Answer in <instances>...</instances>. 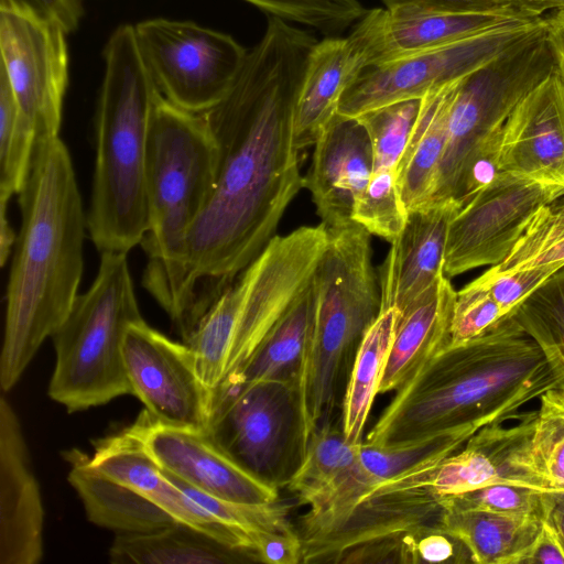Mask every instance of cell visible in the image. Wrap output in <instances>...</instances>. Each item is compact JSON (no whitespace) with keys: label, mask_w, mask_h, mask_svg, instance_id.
I'll use <instances>...</instances> for the list:
<instances>
[{"label":"cell","mask_w":564,"mask_h":564,"mask_svg":"<svg viewBox=\"0 0 564 564\" xmlns=\"http://www.w3.org/2000/svg\"><path fill=\"white\" fill-rule=\"evenodd\" d=\"M543 21L555 55L556 69L564 80V10L552 12Z\"/></svg>","instance_id":"49"},{"label":"cell","mask_w":564,"mask_h":564,"mask_svg":"<svg viewBox=\"0 0 564 564\" xmlns=\"http://www.w3.org/2000/svg\"><path fill=\"white\" fill-rule=\"evenodd\" d=\"M140 319L127 253H100L94 282L52 335L51 399L75 412L132 394L122 348L128 327Z\"/></svg>","instance_id":"8"},{"label":"cell","mask_w":564,"mask_h":564,"mask_svg":"<svg viewBox=\"0 0 564 564\" xmlns=\"http://www.w3.org/2000/svg\"><path fill=\"white\" fill-rule=\"evenodd\" d=\"M36 134L24 118L6 74L0 70V263L4 265L17 235L7 216L30 174Z\"/></svg>","instance_id":"32"},{"label":"cell","mask_w":564,"mask_h":564,"mask_svg":"<svg viewBox=\"0 0 564 564\" xmlns=\"http://www.w3.org/2000/svg\"><path fill=\"white\" fill-rule=\"evenodd\" d=\"M258 562L268 564L302 563V543L293 528L261 533L254 542Z\"/></svg>","instance_id":"44"},{"label":"cell","mask_w":564,"mask_h":564,"mask_svg":"<svg viewBox=\"0 0 564 564\" xmlns=\"http://www.w3.org/2000/svg\"><path fill=\"white\" fill-rule=\"evenodd\" d=\"M207 433L257 478L286 486L307 444L299 382L263 380L243 387L212 409Z\"/></svg>","instance_id":"9"},{"label":"cell","mask_w":564,"mask_h":564,"mask_svg":"<svg viewBox=\"0 0 564 564\" xmlns=\"http://www.w3.org/2000/svg\"><path fill=\"white\" fill-rule=\"evenodd\" d=\"M421 105L422 99H406L356 117L369 134L373 170L397 169L416 123Z\"/></svg>","instance_id":"37"},{"label":"cell","mask_w":564,"mask_h":564,"mask_svg":"<svg viewBox=\"0 0 564 564\" xmlns=\"http://www.w3.org/2000/svg\"><path fill=\"white\" fill-rule=\"evenodd\" d=\"M44 510L18 416L0 399V564H36L43 556Z\"/></svg>","instance_id":"21"},{"label":"cell","mask_w":564,"mask_h":564,"mask_svg":"<svg viewBox=\"0 0 564 564\" xmlns=\"http://www.w3.org/2000/svg\"><path fill=\"white\" fill-rule=\"evenodd\" d=\"M386 8L414 4L445 11H482L513 6L509 0H382Z\"/></svg>","instance_id":"47"},{"label":"cell","mask_w":564,"mask_h":564,"mask_svg":"<svg viewBox=\"0 0 564 564\" xmlns=\"http://www.w3.org/2000/svg\"><path fill=\"white\" fill-rule=\"evenodd\" d=\"M67 33L19 0H0L2 70L37 142L59 137L68 85Z\"/></svg>","instance_id":"12"},{"label":"cell","mask_w":564,"mask_h":564,"mask_svg":"<svg viewBox=\"0 0 564 564\" xmlns=\"http://www.w3.org/2000/svg\"><path fill=\"white\" fill-rule=\"evenodd\" d=\"M543 508V522L554 532L564 551V491H545Z\"/></svg>","instance_id":"48"},{"label":"cell","mask_w":564,"mask_h":564,"mask_svg":"<svg viewBox=\"0 0 564 564\" xmlns=\"http://www.w3.org/2000/svg\"><path fill=\"white\" fill-rule=\"evenodd\" d=\"M499 170L564 186V80L557 69L506 120Z\"/></svg>","instance_id":"20"},{"label":"cell","mask_w":564,"mask_h":564,"mask_svg":"<svg viewBox=\"0 0 564 564\" xmlns=\"http://www.w3.org/2000/svg\"><path fill=\"white\" fill-rule=\"evenodd\" d=\"M509 2L531 17H541L547 10H564V0H509Z\"/></svg>","instance_id":"50"},{"label":"cell","mask_w":564,"mask_h":564,"mask_svg":"<svg viewBox=\"0 0 564 564\" xmlns=\"http://www.w3.org/2000/svg\"><path fill=\"white\" fill-rule=\"evenodd\" d=\"M514 6L482 11H445L414 4L372 9L357 22L351 34L366 65L392 61L437 48L491 28L532 19Z\"/></svg>","instance_id":"17"},{"label":"cell","mask_w":564,"mask_h":564,"mask_svg":"<svg viewBox=\"0 0 564 564\" xmlns=\"http://www.w3.org/2000/svg\"><path fill=\"white\" fill-rule=\"evenodd\" d=\"M359 444L346 440L340 423L329 421L318 426L307 441L300 467L288 482V489L306 506L355 462Z\"/></svg>","instance_id":"33"},{"label":"cell","mask_w":564,"mask_h":564,"mask_svg":"<svg viewBox=\"0 0 564 564\" xmlns=\"http://www.w3.org/2000/svg\"><path fill=\"white\" fill-rule=\"evenodd\" d=\"M366 64L364 52L352 34L315 43L295 105L294 142L299 151L314 145L337 113L346 87Z\"/></svg>","instance_id":"24"},{"label":"cell","mask_w":564,"mask_h":564,"mask_svg":"<svg viewBox=\"0 0 564 564\" xmlns=\"http://www.w3.org/2000/svg\"><path fill=\"white\" fill-rule=\"evenodd\" d=\"M269 17L316 29L325 34L343 32L367 12L358 0H246Z\"/></svg>","instance_id":"39"},{"label":"cell","mask_w":564,"mask_h":564,"mask_svg":"<svg viewBox=\"0 0 564 564\" xmlns=\"http://www.w3.org/2000/svg\"><path fill=\"white\" fill-rule=\"evenodd\" d=\"M122 352L132 394L154 420L208 431L212 392L198 376L188 345L172 340L142 318L128 327Z\"/></svg>","instance_id":"14"},{"label":"cell","mask_w":564,"mask_h":564,"mask_svg":"<svg viewBox=\"0 0 564 564\" xmlns=\"http://www.w3.org/2000/svg\"><path fill=\"white\" fill-rule=\"evenodd\" d=\"M561 202L564 203V193L557 197Z\"/></svg>","instance_id":"51"},{"label":"cell","mask_w":564,"mask_h":564,"mask_svg":"<svg viewBox=\"0 0 564 564\" xmlns=\"http://www.w3.org/2000/svg\"><path fill=\"white\" fill-rule=\"evenodd\" d=\"M516 319L545 350L564 365V267L558 269L512 312Z\"/></svg>","instance_id":"36"},{"label":"cell","mask_w":564,"mask_h":564,"mask_svg":"<svg viewBox=\"0 0 564 564\" xmlns=\"http://www.w3.org/2000/svg\"><path fill=\"white\" fill-rule=\"evenodd\" d=\"M459 206L447 200L409 212L378 271L380 311L405 310L444 273L448 225Z\"/></svg>","instance_id":"23"},{"label":"cell","mask_w":564,"mask_h":564,"mask_svg":"<svg viewBox=\"0 0 564 564\" xmlns=\"http://www.w3.org/2000/svg\"><path fill=\"white\" fill-rule=\"evenodd\" d=\"M543 18L512 21L437 48L364 66L343 93L337 112L366 111L429 93L470 74L535 29Z\"/></svg>","instance_id":"11"},{"label":"cell","mask_w":564,"mask_h":564,"mask_svg":"<svg viewBox=\"0 0 564 564\" xmlns=\"http://www.w3.org/2000/svg\"><path fill=\"white\" fill-rule=\"evenodd\" d=\"M130 429L162 469L207 495L242 505L278 501L276 487L243 468L207 432L162 424L145 410Z\"/></svg>","instance_id":"16"},{"label":"cell","mask_w":564,"mask_h":564,"mask_svg":"<svg viewBox=\"0 0 564 564\" xmlns=\"http://www.w3.org/2000/svg\"><path fill=\"white\" fill-rule=\"evenodd\" d=\"M563 193V185L497 174L454 214L446 236L444 274L451 279L499 265L535 212Z\"/></svg>","instance_id":"13"},{"label":"cell","mask_w":564,"mask_h":564,"mask_svg":"<svg viewBox=\"0 0 564 564\" xmlns=\"http://www.w3.org/2000/svg\"><path fill=\"white\" fill-rule=\"evenodd\" d=\"M564 387V365L512 313L476 338L448 345L399 390L366 442L402 446L448 434L464 445L484 426L519 417L518 410Z\"/></svg>","instance_id":"2"},{"label":"cell","mask_w":564,"mask_h":564,"mask_svg":"<svg viewBox=\"0 0 564 564\" xmlns=\"http://www.w3.org/2000/svg\"><path fill=\"white\" fill-rule=\"evenodd\" d=\"M68 481L83 501L87 518L96 525L121 534L150 533L177 521L138 491L102 475L78 451L67 456Z\"/></svg>","instance_id":"27"},{"label":"cell","mask_w":564,"mask_h":564,"mask_svg":"<svg viewBox=\"0 0 564 564\" xmlns=\"http://www.w3.org/2000/svg\"><path fill=\"white\" fill-rule=\"evenodd\" d=\"M400 314L395 306L380 311L356 350L340 419L343 433L351 444L364 442L365 425L373 400L379 394Z\"/></svg>","instance_id":"31"},{"label":"cell","mask_w":564,"mask_h":564,"mask_svg":"<svg viewBox=\"0 0 564 564\" xmlns=\"http://www.w3.org/2000/svg\"><path fill=\"white\" fill-rule=\"evenodd\" d=\"M316 42L310 32L269 17L227 95L202 113L217 148V167L186 239L175 325L183 338L276 236L284 212L304 187L294 112Z\"/></svg>","instance_id":"1"},{"label":"cell","mask_w":564,"mask_h":564,"mask_svg":"<svg viewBox=\"0 0 564 564\" xmlns=\"http://www.w3.org/2000/svg\"><path fill=\"white\" fill-rule=\"evenodd\" d=\"M556 69L544 21L532 33L460 78L431 204H457L500 172L502 129L516 106Z\"/></svg>","instance_id":"7"},{"label":"cell","mask_w":564,"mask_h":564,"mask_svg":"<svg viewBox=\"0 0 564 564\" xmlns=\"http://www.w3.org/2000/svg\"><path fill=\"white\" fill-rule=\"evenodd\" d=\"M400 563H473L464 542L437 524H426L400 536Z\"/></svg>","instance_id":"42"},{"label":"cell","mask_w":564,"mask_h":564,"mask_svg":"<svg viewBox=\"0 0 564 564\" xmlns=\"http://www.w3.org/2000/svg\"><path fill=\"white\" fill-rule=\"evenodd\" d=\"M216 167L217 148L204 116L159 94L147 151L142 283L173 324L181 314L186 239L209 198Z\"/></svg>","instance_id":"5"},{"label":"cell","mask_w":564,"mask_h":564,"mask_svg":"<svg viewBox=\"0 0 564 564\" xmlns=\"http://www.w3.org/2000/svg\"><path fill=\"white\" fill-rule=\"evenodd\" d=\"M528 444L529 467L546 491H564V387L540 398Z\"/></svg>","instance_id":"34"},{"label":"cell","mask_w":564,"mask_h":564,"mask_svg":"<svg viewBox=\"0 0 564 564\" xmlns=\"http://www.w3.org/2000/svg\"><path fill=\"white\" fill-rule=\"evenodd\" d=\"M557 197L535 212L507 259L490 271L564 264V203Z\"/></svg>","instance_id":"35"},{"label":"cell","mask_w":564,"mask_h":564,"mask_svg":"<svg viewBox=\"0 0 564 564\" xmlns=\"http://www.w3.org/2000/svg\"><path fill=\"white\" fill-rule=\"evenodd\" d=\"M456 292L444 273L400 314L379 394L399 390L451 344Z\"/></svg>","instance_id":"25"},{"label":"cell","mask_w":564,"mask_h":564,"mask_svg":"<svg viewBox=\"0 0 564 564\" xmlns=\"http://www.w3.org/2000/svg\"><path fill=\"white\" fill-rule=\"evenodd\" d=\"M544 492L521 485L496 484L444 497L441 502L444 509L533 516L543 520Z\"/></svg>","instance_id":"40"},{"label":"cell","mask_w":564,"mask_h":564,"mask_svg":"<svg viewBox=\"0 0 564 564\" xmlns=\"http://www.w3.org/2000/svg\"><path fill=\"white\" fill-rule=\"evenodd\" d=\"M503 316L488 289L473 280L456 292L449 345H460L476 338Z\"/></svg>","instance_id":"41"},{"label":"cell","mask_w":564,"mask_h":564,"mask_svg":"<svg viewBox=\"0 0 564 564\" xmlns=\"http://www.w3.org/2000/svg\"><path fill=\"white\" fill-rule=\"evenodd\" d=\"M21 226L6 293L0 387L9 392L78 296L87 216L59 137L36 143L19 194Z\"/></svg>","instance_id":"3"},{"label":"cell","mask_w":564,"mask_h":564,"mask_svg":"<svg viewBox=\"0 0 564 564\" xmlns=\"http://www.w3.org/2000/svg\"><path fill=\"white\" fill-rule=\"evenodd\" d=\"M564 264H550L496 273L487 269L476 280L485 285L505 315Z\"/></svg>","instance_id":"43"},{"label":"cell","mask_w":564,"mask_h":564,"mask_svg":"<svg viewBox=\"0 0 564 564\" xmlns=\"http://www.w3.org/2000/svg\"><path fill=\"white\" fill-rule=\"evenodd\" d=\"M109 558L116 564L256 562L247 551L231 546L205 531L182 522L150 533H120L109 550Z\"/></svg>","instance_id":"29"},{"label":"cell","mask_w":564,"mask_h":564,"mask_svg":"<svg viewBox=\"0 0 564 564\" xmlns=\"http://www.w3.org/2000/svg\"><path fill=\"white\" fill-rule=\"evenodd\" d=\"M89 464L102 475L147 497L177 522L189 524L231 546L250 552L246 539L219 523L167 478L130 426L99 440Z\"/></svg>","instance_id":"22"},{"label":"cell","mask_w":564,"mask_h":564,"mask_svg":"<svg viewBox=\"0 0 564 564\" xmlns=\"http://www.w3.org/2000/svg\"><path fill=\"white\" fill-rule=\"evenodd\" d=\"M408 215L397 185L395 170H373L367 187L355 204L352 220L370 235L391 243L403 230Z\"/></svg>","instance_id":"38"},{"label":"cell","mask_w":564,"mask_h":564,"mask_svg":"<svg viewBox=\"0 0 564 564\" xmlns=\"http://www.w3.org/2000/svg\"><path fill=\"white\" fill-rule=\"evenodd\" d=\"M416 467L365 492L326 531L302 546V563L336 564L351 547L395 539L421 525L437 524L443 505L421 484Z\"/></svg>","instance_id":"15"},{"label":"cell","mask_w":564,"mask_h":564,"mask_svg":"<svg viewBox=\"0 0 564 564\" xmlns=\"http://www.w3.org/2000/svg\"><path fill=\"white\" fill-rule=\"evenodd\" d=\"M542 523L533 516L452 509H444L438 522L464 542L477 564H519Z\"/></svg>","instance_id":"30"},{"label":"cell","mask_w":564,"mask_h":564,"mask_svg":"<svg viewBox=\"0 0 564 564\" xmlns=\"http://www.w3.org/2000/svg\"><path fill=\"white\" fill-rule=\"evenodd\" d=\"M59 24L67 34L75 31L84 14L82 0H19Z\"/></svg>","instance_id":"45"},{"label":"cell","mask_w":564,"mask_h":564,"mask_svg":"<svg viewBox=\"0 0 564 564\" xmlns=\"http://www.w3.org/2000/svg\"><path fill=\"white\" fill-rule=\"evenodd\" d=\"M314 300V285L311 279L245 366L213 391L210 412L216 404L253 382H299L312 324Z\"/></svg>","instance_id":"26"},{"label":"cell","mask_w":564,"mask_h":564,"mask_svg":"<svg viewBox=\"0 0 564 564\" xmlns=\"http://www.w3.org/2000/svg\"><path fill=\"white\" fill-rule=\"evenodd\" d=\"M564 564V551L554 532L546 523L542 528L536 539L522 556L519 564Z\"/></svg>","instance_id":"46"},{"label":"cell","mask_w":564,"mask_h":564,"mask_svg":"<svg viewBox=\"0 0 564 564\" xmlns=\"http://www.w3.org/2000/svg\"><path fill=\"white\" fill-rule=\"evenodd\" d=\"M327 235L312 275L314 311L299 379L306 440L332 421L346 369L381 307L370 234L354 221Z\"/></svg>","instance_id":"6"},{"label":"cell","mask_w":564,"mask_h":564,"mask_svg":"<svg viewBox=\"0 0 564 564\" xmlns=\"http://www.w3.org/2000/svg\"><path fill=\"white\" fill-rule=\"evenodd\" d=\"M134 30L159 93L194 113L206 112L227 95L248 52L231 35L192 21L156 18Z\"/></svg>","instance_id":"10"},{"label":"cell","mask_w":564,"mask_h":564,"mask_svg":"<svg viewBox=\"0 0 564 564\" xmlns=\"http://www.w3.org/2000/svg\"><path fill=\"white\" fill-rule=\"evenodd\" d=\"M458 80L422 98L416 123L395 169L397 185L408 212L431 204L447 139L452 97Z\"/></svg>","instance_id":"28"},{"label":"cell","mask_w":564,"mask_h":564,"mask_svg":"<svg viewBox=\"0 0 564 564\" xmlns=\"http://www.w3.org/2000/svg\"><path fill=\"white\" fill-rule=\"evenodd\" d=\"M536 410L520 413L519 423L495 422L476 432L457 452L420 469L421 484L437 498L480 487L510 484L543 489L529 467L528 444Z\"/></svg>","instance_id":"18"},{"label":"cell","mask_w":564,"mask_h":564,"mask_svg":"<svg viewBox=\"0 0 564 564\" xmlns=\"http://www.w3.org/2000/svg\"><path fill=\"white\" fill-rule=\"evenodd\" d=\"M372 172V147L366 128L356 117L337 112L314 143L311 166L303 176V186L327 230L354 223L355 204Z\"/></svg>","instance_id":"19"},{"label":"cell","mask_w":564,"mask_h":564,"mask_svg":"<svg viewBox=\"0 0 564 564\" xmlns=\"http://www.w3.org/2000/svg\"><path fill=\"white\" fill-rule=\"evenodd\" d=\"M96 158L87 229L100 253L141 245L149 227L145 164L159 90L139 51L134 25H119L104 52Z\"/></svg>","instance_id":"4"}]
</instances>
